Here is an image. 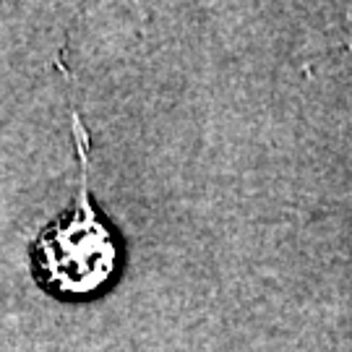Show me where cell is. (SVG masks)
<instances>
[{
  "mask_svg": "<svg viewBox=\"0 0 352 352\" xmlns=\"http://www.w3.org/2000/svg\"><path fill=\"white\" fill-rule=\"evenodd\" d=\"M118 266V243L91 209L87 188L78 206L42 227L32 245V269L42 287L55 295H91L113 277Z\"/></svg>",
  "mask_w": 352,
  "mask_h": 352,
  "instance_id": "cell-1",
  "label": "cell"
}]
</instances>
